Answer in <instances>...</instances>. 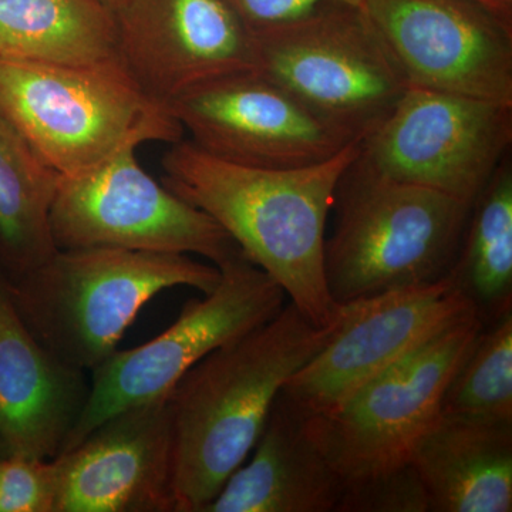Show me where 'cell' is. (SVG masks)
Masks as SVG:
<instances>
[{"mask_svg":"<svg viewBox=\"0 0 512 512\" xmlns=\"http://www.w3.org/2000/svg\"><path fill=\"white\" fill-rule=\"evenodd\" d=\"M450 272L476 306L484 325L511 312V153L474 201L463 244Z\"/></svg>","mask_w":512,"mask_h":512,"instance_id":"21","label":"cell"},{"mask_svg":"<svg viewBox=\"0 0 512 512\" xmlns=\"http://www.w3.org/2000/svg\"><path fill=\"white\" fill-rule=\"evenodd\" d=\"M338 512H430L426 488L413 464L345 480Z\"/></svg>","mask_w":512,"mask_h":512,"instance_id":"23","label":"cell"},{"mask_svg":"<svg viewBox=\"0 0 512 512\" xmlns=\"http://www.w3.org/2000/svg\"><path fill=\"white\" fill-rule=\"evenodd\" d=\"M440 417L512 423V311L478 333L448 383Z\"/></svg>","mask_w":512,"mask_h":512,"instance_id":"22","label":"cell"},{"mask_svg":"<svg viewBox=\"0 0 512 512\" xmlns=\"http://www.w3.org/2000/svg\"><path fill=\"white\" fill-rule=\"evenodd\" d=\"M113 10L121 62L164 106L218 77L256 70L254 36L227 0H124Z\"/></svg>","mask_w":512,"mask_h":512,"instance_id":"14","label":"cell"},{"mask_svg":"<svg viewBox=\"0 0 512 512\" xmlns=\"http://www.w3.org/2000/svg\"><path fill=\"white\" fill-rule=\"evenodd\" d=\"M345 315V311H343ZM293 303L191 367L170 393L175 512H202L254 450L286 382L339 328Z\"/></svg>","mask_w":512,"mask_h":512,"instance_id":"2","label":"cell"},{"mask_svg":"<svg viewBox=\"0 0 512 512\" xmlns=\"http://www.w3.org/2000/svg\"><path fill=\"white\" fill-rule=\"evenodd\" d=\"M3 276L32 335L63 362L89 373L116 352L158 293L188 286L205 295L221 281L217 266L190 255L104 247L57 249L37 268Z\"/></svg>","mask_w":512,"mask_h":512,"instance_id":"3","label":"cell"},{"mask_svg":"<svg viewBox=\"0 0 512 512\" xmlns=\"http://www.w3.org/2000/svg\"><path fill=\"white\" fill-rule=\"evenodd\" d=\"M252 36L256 70L348 141L372 134L410 87L363 6L323 3Z\"/></svg>","mask_w":512,"mask_h":512,"instance_id":"6","label":"cell"},{"mask_svg":"<svg viewBox=\"0 0 512 512\" xmlns=\"http://www.w3.org/2000/svg\"><path fill=\"white\" fill-rule=\"evenodd\" d=\"M476 312L451 272L431 284L346 303L335 335L279 397L302 416L329 412L421 343Z\"/></svg>","mask_w":512,"mask_h":512,"instance_id":"11","label":"cell"},{"mask_svg":"<svg viewBox=\"0 0 512 512\" xmlns=\"http://www.w3.org/2000/svg\"><path fill=\"white\" fill-rule=\"evenodd\" d=\"M101 2L106 3V5H109L110 8H116V6H119L120 3L124 2V0H101Z\"/></svg>","mask_w":512,"mask_h":512,"instance_id":"26","label":"cell"},{"mask_svg":"<svg viewBox=\"0 0 512 512\" xmlns=\"http://www.w3.org/2000/svg\"><path fill=\"white\" fill-rule=\"evenodd\" d=\"M170 109L195 146L247 167H305L328 160L352 143L258 70L194 87Z\"/></svg>","mask_w":512,"mask_h":512,"instance_id":"13","label":"cell"},{"mask_svg":"<svg viewBox=\"0 0 512 512\" xmlns=\"http://www.w3.org/2000/svg\"><path fill=\"white\" fill-rule=\"evenodd\" d=\"M410 86L512 106V30L478 0H365Z\"/></svg>","mask_w":512,"mask_h":512,"instance_id":"12","label":"cell"},{"mask_svg":"<svg viewBox=\"0 0 512 512\" xmlns=\"http://www.w3.org/2000/svg\"><path fill=\"white\" fill-rule=\"evenodd\" d=\"M136 151H123L89 173L60 177L50 211L57 249L200 255L218 269L244 255L210 215L154 180Z\"/></svg>","mask_w":512,"mask_h":512,"instance_id":"9","label":"cell"},{"mask_svg":"<svg viewBox=\"0 0 512 512\" xmlns=\"http://www.w3.org/2000/svg\"><path fill=\"white\" fill-rule=\"evenodd\" d=\"M220 271L217 288L185 303L170 328L137 348L117 349L90 372L89 402L62 453L111 414L167 396L204 357L284 308V289L247 256H238Z\"/></svg>","mask_w":512,"mask_h":512,"instance_id":"8","label":"cell"},{"mask_svg":"<svg viewBox=\"0 0 512 512\" xmlns=\"http://www.w3.org/2000/svg\"><path fill=\"white\" fill-rule=\"evenodd\" d=\"M90 373L32 335L0 272V441L10 457L62 454L89 402Z\"/></svg>","mask_w":512,"mask_h":512,"instance_id":"16","label":"cell"},{"mask_svg":"<svg viewBox=\"0 0 512 512\" xmlns=\"http://www.w3.org/2000/svg\"><path fill=\"white\" fill-rule=\"evenodd\" d=\"M360 143L322 163L276 170L228 163L183 138L161 160V183L210 215L303 315L330 326L345 305L333 301L326 285V222Z\"/></svg>","mask_w":512,"mask_h":512,"instance_id":"1","label":"cell"},{"mask_svg":"<svg viewBox=\"0 0 512 512\" xmlns=\"http://www.w3.org/2000/svg\"><path fill=\"white\" fill-rule=\"evenodd\" d=\"M60 175L0 116V271L25 274L57 251L50 227Z\"/></svg>","mask_w":512,"mask_h":512,"instance_id":"20","label":"cell"},{"mask_svg":"<svg viewBox=\"0 0 512 512\" xmlns=\"http://www.w3.org/2000/svg\"><path fill=\"white\" fill-rule=\"evenodd\" d=\"M252 453L202 512H338L345 478L279 396Z\"/></svg>","mask_w":512,"mask_h":512,"instance_id":"17","label":"cell"},{"mask_svg":"<svg viewBox=\"0 0 512 512\" xmlns=\"http://www.w3.org/2000/svg\"><path fill=\"white\" fill-rule=\"evenodd\" d=\"M0 116L60 177L96 170L146 143L174 144L184 128L123 63L70 66L0 59Z\"/></svg>","mask_w":512,"mask_h":512,"instance_id":"4","label":"cell"},{"mask_svg":"<svg viewBox=\"0 0 512 512\" xmlns=\"http://www.w3.org/2000/svg\"><path fill=\"white\" fill-rule=\"evenodd\" d=\"M511 144L512 106L410 86L357 161L473 205Z\"/></svg>","mask_w":512,"mask_h":512,"instance_id":"10","label":"cell"},{"mask_svg":"<svg viewBox=\"0 0 512 512\" xmlns=\"http://www.w3.org/2000/svg\"><path fill=\"white\" fill-rule=\"evenodd\" d=\"M410 463L430 511H512V423L440 417L417 441Z\"/></svg>","mask_w":512,"mask_h":512,"instance_id":"18","label":"cell"},{"mask_svg":"<svg viewBox=\"0 0 512 512\" xmlns=\"http://www.w3.org/2000/svg\"><path fill=\"white\" fill-rule=\"evenodd\" d=\"M59 493L55 458H0V512H56Z\"/></svg>","mask_w":512,"mask_h":512,"instance_id":"24","label":"cell"},{"mask_svg":"<svg viewBox=\"0 0 512 512\" xmlns=\"http://www.w3.org/2000/svg\"><path fill=\"white\" fill-rule=\"evenodd\" d=\"M8 457V454H6L5 447H3L2 441H0V458Z\"/></svg>","mask_w":512,"mask_h":512,"instance_id":"27","label":"cell"},{"mask_svg":"<svg viewBox=\"0 0 512 512\" xmlns=\"http://www.w3.org/2000/svg\"><path fill=\"white\" fill-rule=\"evenodd\" d=\"M0 59L123 63L114 10L101 0H0Z\"/></svg>","mask_w":512,"mask_h":512,"instance_id":"19","label":"cell"},{"mask_svg":"<svg viewBox=\"0 0 512 512\" xmlns=\"http://www.w3.org/2000/svg\"><path fill=\"white\" fill-rule=\"evenodd\" d=\"M227 2L251 32L301 18L323 3L365 5V0H227Z\"/></svg>","mask_w":512,"mask_h":512,"instance_id":"25","label":"cell"},{"mask_svg":"<svg viewBox=\"0 0 512 512\" xmlns=\"http://www.w3.org/2000/svg\"><path fill=\"white\" fill-rule=\"evenodd\" d=\"M484 328L478 313L451 323L335 409L305 416L306 430L345 480L409 463L440 419L444 393Z\"/></svg>","mask_w":512,"mask_h":512,"instance_id":"7","label":"cell"},{"mask_svg":"<svg viewBox=\"0 0 512 512\" xmlns=\"http://www.w3.org/2000/svg\"><path fill=\"white\" fill-rule=\"evenodd\" d=\"M55 460L56 512H175L170 394L111 414Z\"/></svg>","mask_w":512,"mask_h":512,"instance_id":"15","label":"cell"},{"mask_svg":"<svg viewBox=\"0 0 512 512\" xmlns=\"http://www.w3.org/2000/svg\"><path fill=\"white\" fill-rule=\"evenodd\" d=\"M359 157V156H357ZM473 205L353 161L336 188L325 278L338 305L431 284L456 262Z\"/></svg>","mask_w":512,"mask_h":512,"instance_id":"5","label":"cell"}]
</instances>
